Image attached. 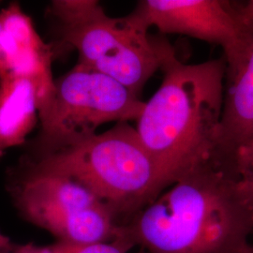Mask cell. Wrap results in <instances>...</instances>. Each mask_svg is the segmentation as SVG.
<instances>
[{
  "label": "cell",
  "instance_id": "cell-2",
  "mask_svg": "<svg viewBox=\"0 0 253 253\" xmlns=\"http://www.w3.org/2000/svg\"><path fill=\"white\" fill-rule=\"evenodd\" d=\"M146 253H236L251 244L253 210L219 166L191 172L122 225Z\"/></svg>",
  "mask_w": 253,
  "mask_h": 253
},
{
  "label": "cell",
  "instance_id": "cell-14",
  "mask_svg": "<svg viewBox=\"0 0 253 253\" xmlns=\"http://www.w3.org/2000/svg\"><path fill=\"white\" fill-rule=\"evenodd\" d=\"M17 245L13 244L7 235L0 232V253H13Z\"/></svg>",
  "mask_w": 253,
  "mask_h": 253
},
{
  "label": "cell",
  "instance_id": "cell-1",
  "mask_svg": "<svg viewBox=\"0 0 253 253\" xmlns=\"http://www.w3.org/2000/svg\"><path fill=\"white\" fill-rule=\"evenodd\" d=\"M163 79L145 102L136 131L168 187L191 172L219 166L224 57L187 64L172 47L163 59Z\"/></svg>",
  "mask_w": 253,
  "mask_h": 253
},
{
  "label": "cell",
  "instance_id": "cell-13",
  "mask_svg": "<svg viewBox=\"0 0 253 253\" xmlns=\"http://www.w3.org/2000/svg\"><path fill=\"white\" fill-rule=\"evenodd\" d=\"M236 9L246 23L253 24V0L247 1L243 5L236 7Z\"/></svg>",
  "mask_w": 253,
  "mask_h": 253
},
{
  "label": "cell",
  "instance_id": "cell-11",
  "mask_svg": "<svg viewBox=\"0 0 253 253\" xmlns=\"http://www.w3.org/2000/svg\"><path fill=\"white\" fill-rule=\"evenodd\" d=\"M220 167L233 181L241 199L253 210V137L225 150Z\"/></svg>",
  "mask_w": 253,
  "mask_h": 253
},
{
  "label": "cell",
  "instance_id": "cell-8",
  "mask_svg": "<svg viewBox=\"0 0 253 253\" xmlns=\"http://www.w3.org/2000/svg\"><path fill=\"white\" fill-rule=\"evenodd\" d=\"M0 49L9 73L27 77L36 85L39 118L42 120L54 100L51 49L16 3L0 10Z\"/></svg>",
  "mask_w": 253,
  "mask_h": 253
},
{
  "label": "cell",
  "instance_id": "cell-15",
  "mask_svg": "<svg viewBox=\"0 0 253 253\" xmlns=\"http://www.w3.org/2000/svg\"><path fill=\"white\" fill-rule=\"evenodd\" d=\"M7 73H9V68H8V65L6 63L4 54L0 49V77Z\"/></svg>",
  "mask_w": 253,
  "mask_h": 253
},
{
  "label": "cell",
  "instance_id": "cell-17",
  "mask_svg": "<svg viewBox=\"0 0 253 253\" xmlns=\"http://www.w3.org/2000/svg\"><path fill=\"white\" fill-rule=\"evenodd\" d=\"M145 253V252H142V253Z\"/></svg>",
  "mask_w": 253,
  "mask_h": 253
},
{
  "label": "cell",
  "instance_id": "cell-6",
  "mask_svg": "<svg viewBox=\"0 0 253 253\" xmlns=\"http://www.w3.org/2000/svg\"><path fill=\"white\" fill-rule=\"evenodd\" d=\"M144 107L126 86L78 62L54 82L52 106L41 120L44 154L95 135L105 123L137 120Z\"/></svg>",
  "mask_w": 253,
  "mask_h": 253
},
{
  "label": "cell",
  "instance_id": "cell-9",
  "mask_svg": "<svg viewBox=\"0 0 253 253\" xmlns=\"http://www.w3.org/2000/svg\"><path fill=\"white\" fill-rule=\"evenodd\" d=\"M246 24L239 41L223 56L226 70L220 125L222 153L253 137V24Z\"/></svg>",
  "mask_w": 253,
  "mask_h": 253
},
{
  "label": "cell",
  "instance_id": "cell-7",
  "mask_svg": "<svg viewBox=\"0 0 253 253\" xmlns=\"http://www.w3.org/2000/svg\"><path fill=\"white\" fill-rule=\"evenodd\" d=\"M145 29L191 37L217 44L223 53L236 44L246 22L236 6L224 0H144L129 14Z\"/></svg>",
  "mask_w": 253,
  "mask_h": 253
},
{
  "label": "cell",
  "instance_id": "cell-3",
  "mask_svg": "<svg viewBox=\"0 0 253 253\" xmlns=\"http://www.w3.org/2000/svg\"><path fill=\"white\" fill-rule=\"evenodd\" d=\"M31 169L80 184L127 223L168 185L135 128L120 122L107 131L42 154Z\"/></svg>",
  "mask_w": 253,
  "mask_h": 253
},
{
  "label": "cell",
  "instance_id": "cell-4",
  "mask_svg": "<svg viewBox=\"0 0 253 253\" xmlns=\"http://www.w3.org/2000/svg\"><path fill=\"white\" fill-rule=\"evenodd\" d=\"M51 13L61 23L64 42L79 54V63L105 74L137 96L161 70L172 46L154 41L129 15L108 16L98 1L57 0Z\"/></svg>",
  "mask_w": 253,
  "mask_h": 253
},
{
  "label": "cell",
  "instance_id": "cell-18",
  "mask_svg": "<svg viewBox=\"0 0 253 253\" xmlns=\"http://www.w3.org/2000/svg\"><path fill=\"white\" fill-rule=\"evenodd\" d=\"M16 247H17V246H16ZM15 250H16V249H15ZM15 253V251H14V253Z\"/></svg>",
  "mask_w": 253,
  "mask_h": 253
},
{
  "label": "cell",
  "instance_id": "cell-12",
  "mask_svg": "<svg viewBox=\"0 0 253 253\" xmlns=\"http://www.w3.org/2000/svg\"><path fill=\"white\" fill-rule=\"evenodd\" d=\"M134 247L135 245L121 226L120 235L110 241L87 245L72 244L57 241L56 244L47 247L17 245L15 253H128Z\"/></svg>",
  "mask_w": 253,
  "mask_h": 253
},
{
  "label": "cell",
  "instance_id": "cell-16",
  "mask_svg": "<svg viewBox=\"0 0 253 253\" xmlns=\"http://www.w3.org/2000/svg\"><path fill=\"white\" fill-rule=\"evenodd\" d=\"M236 253H253V244L251 243L249 246H247L246 248H244L243 250H241L240 252Z\"/></svg>",
  "mask_w": 253,
  "mask_h": 253
},
{
  "label": "cell",
  "instance_id": "cell-5",
  "mask_svg": "<svg viewBox=\"0 0 253 253\" xmlns=\"http://www.w3.org/2000/svg\"><path fill=\"white\" fill-rule=\"evenodd\" d=\"M9 192L19 214L58 241L93 244L120 235L121 225L108 208L67 177L30 168L10 183Z\"/></svg>",
  "mask_w": 253,
  "mask_h": 253
},
{
  "label": "cell",
  "instance_id": "cell-10",
  "mask_svg": "<svg viewBox=\"0 0 253 253\" xmlns=\"http://www.w3.org/2000/svg\"><path fill=\"white\" fill-rule=\"evenodd\" d=\"M39 118L38 91L27 77L7 73L0 77V159L24 145Z\"/></svg>",
  "mask_w": 253,
  "mask_h": 253
}]
</instances>
